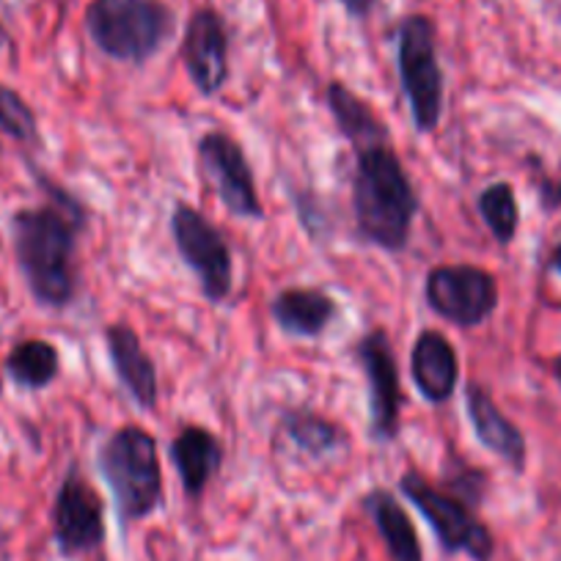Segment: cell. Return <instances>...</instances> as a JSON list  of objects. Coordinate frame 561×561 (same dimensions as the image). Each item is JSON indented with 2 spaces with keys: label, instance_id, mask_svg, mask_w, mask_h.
I'll list each match as a JSON object with an SVG mask.
<instances>
[{
  "label": "cell",
  "instance_id": "cell-1",
  "mask_svg": "<svg viewBox=\"0 0 561 561\" xmlns=\"http://www.w3.org/2000/svg\"><path fill=\"white\" fill-rule=\"evenodd\" d=\"M83 229V207L64 191H53L50 204L20 209L12 218V240L20 273L36 304L64 309L72 304L75 251Z\"/></svg>",
  "mask_w": 561,
  "mask_h": 561
},
{
  "label": "cell",
  "instance_id": "cell-2",
  "mask_svg": "<svg viewBox=\"0 0 561 561\" xmlns=\"http://www.w3.org/2000/svg\"><path fill=\"white\" fill-rule=\"evenodd\" d=\"M413 182L391 144H377L355 152L353 215L358 234L382 251H402L413 231Z\"/></svg>",
  "mask_w": 561,
  "mask_h": 561
},
{
  "label": "cell",
  "instance_id": "cell-3",
  "mask_svg": "<svg viewBox=\"0 0 561 561\" xmlns=\"http://www.w3.org/2000/svg\"><path fill=\"white\" fill-rule=\"evenodd\" d=\"M83 25L107 58L140 67L163 50L176 18L163 0H91Z\"/></svg>",
  "mask_w": 561,
  "mask_h": 561
},
{
  "label": "cell",
  "instance_id": "cell-4",
  "mask_svg": "<svg viewBox=\"0 0 561 561\" xmlns=\"http://www.w3.org/2000/svg\"><path fill=\"white\" fill-rule=\"evenodd\" d=\"M100 471L111 488L122 523L144 520L163 501L158 440L138 424H127L105 440L100 449Z\"/></svg>",
  "mask_w": 561,
  "mask_h": 561
},
{
  "label": "cell",
  "instance_id": "cell-5",
  "mask_svg": "<svg viewBox=\"0 0 561 561\" xmlns=\"http://www.w3.org/2000/svg\"><path fill=\"white\" fill-rule=\"evenodd\" d=\"M397 67L415 129L433 133L444 116V72L438 64L435 23L427 14H410L399 23Z\"/></svg>",
  "mask_w": 561,
  "mask_h": 561
},
{
  "label": "cell",
  "instance_id": "cell-6",
  "mask_svg": "<svg viewBox=\"0 0 561 561\" xmlns=\"http://www.w3.org/2000/svg\"><path fill=\"white\" fill-rule=\"evenodd\" d=\"M399 490L430 523L446 553H466L473 561L493 559V534L473 515L466 501L433 488L419 471H404Z\"/></svg>",
  "mask_w": 561,
  "mask_h": 561
},
{
  "label": "cell",
  "instance_id": "cell-7",
  "mask_svg": "<svg viewBox=\"0 0 561 561\" xmlns=\"http://www.w3.org/2000/svg\"><path fill=\"white\" fill-rule=\"evenodd\" d=\"M424 298L457 328H479L499 306V280L477 264H438L424 280Z\"/></svg>",
  "mask_w": 561,
  "mask_h": 561
},
{
  "label": "cell",
  "instance_id": "cell-8",
  "mask_svg": "<svg viewBox=\"0 0 561 561\" xmlns=\"http://www.w3.org/2000/svg\"><path fill=\"white\" fill-rule=\"evenodd\" d=\"M171 234L182 262L198 275L204 298L220 304L234 287V262L231 248L218 229L198 209L176 204L171 215Z\"/></svg>",
  "mask_w": 561,
  "mask_h": 561
},
{
  "label": "cell",
  "instance_id": "cell-9",
  "mask_svg": "<svg viewBox=\"0 0 561 561\" xmlns=\"http://www.w3.org/2000/svg\"><path fill=\"white\" fill-rule=\"evenodd\" d=\"M198 163H202V171L209 180V185L218 193L220 204H224L234 218H264L251 163H248L245 152H242V147L231 138V135H204V138L198 140Z\"/></svg>",
  "mask_w": 561,
  "mask_h": 561
},
{
  "label": "cell",
  "instance_id": "cell-10",
  "mask_svg": "<svg viewBox=\"0 0 561 561\" xmlns=\"http://www.w3.org/2000/svg\"><path fill=\"white\" fill-rule=\"evenodd\" d=\"M358 364L369 382V435L380 444H391L399 435V410H402V386H399L397 358L386 331H369L355 347Z\"/></svg>",
  "mask_w": 561,
  "mask_h": 561
},
{
  "label": "cell",
  "instance_id": "cell-11",
  "mask_svg": "<svg viewBox=\"0 0 561 561\" xmlns=\"http://www.w3.org/2000/svg\"><path fill=\"white\" fill-rule=\"evenodd\" d=\"M53 534L61 553L80 556L105 542V506L100 493L80 473H69L53 504Z\"/></svg>",
  "mask_w": 561,
  "mask_h": 561
},
{
  "label": "cell",
  "instance_id": "cell-12",
  "mask_svg": "<svg viewBox=\"0 0 561 561\" xmlns=\"http://www.w3.org/2000/svg\"><path fill=\"white\" fill-rule=\"evenodd\" d=\"M182 61L204 96L218 94L229 80V31L215 9H196L182 39Z\"/></svg>",
  "mask_w": 561,
  "mask_h": 561
},
{
  "label": "cell",
  "instance_id": "cell-13",
  "mask_svg": "<svg viewBox=\"0 0 561 561\" xmlns=\"http://www.w3.org/2000/svg\"><path fill=\"white\" fill-rule=\"evenodd\" d=\"M410 371L419 393L427 402H449L460 380V360L440 331H421L410 350Z\"/></svg>",
  "mask_w": 561,
  "mask_h": 561
},
{
  "label": "cell",
  "instance_id": "cell-14",
  "mask_svg": "<svg viewBox=\"0 0 561 561\" xmlns=\"http://www.w3.org/2000/svg\"><path fill=\"white\" fill-rule=\"evenodd\" d=\"M105 344L113 371H116L118 382L127 388L129 397L135 399V404L144 410L158 408V371H154L147 350L140 347L138 333L124 322H116V325L105 328Z\"/></svg>",
  "mask_w": 561,
  "mask_h": 561
},
{
  "label": "cell",
  "instance_id": "cell-15",
  "mask_svg": "<svg viewBox=\"0 0 561 561\" xmlns=\"http://www.w3.org/2000/svg\"><path fill=\"white\" fill-rule=\"evenodd\" d=\"M466 410L479 444H482L484 449L493 451L495 457H501L510 468L523 471V468H526V438H523L520 430L501 413V408L493 402V397H490L482 386H477V382H471V386L466 388Z\"/></svg>",
  "mask_w": 561,
  "mask_h": 561
},
{
  "label": "cell",
  "instance_id": "cell-16",
  "mask_svg": "<svg viewBox=\"0 0 561 561\" xmlns=\"http://www.w3.org/2000/svg\"><path fill=\"white\" fill-rule=\"evenodd\" d=\"M275 325L289 336L298 339H317L331 328V322L339 317L336 300L325 295L322 289L295 287L284 289L270 304Z\"/></svg>",
  "mask_w": 561,
  "mask_h": 561
},
{
  "label": "cell",
  "instance_id": "cell-17",
  "mask_svg": "<svg viewBox=\"0 0 561 561\" xmlns=\"http://www.w3.org/2000/svg\"><path fill=\"white\" fill-rule=\"evenodd\" d=\"M171 460L180 471L185 493L198 499L224 466V446L207 427H185L171 444Z\"/></svg>",
  "mask_w": 561,
  "mask_h": 561
},
{
  "label": "cell",
  "instance_id": "cell-18",
  "mask_svg": "<svg viewBox=\"0 0 561 561\" xmlns=\"http://www.w3.org/2000/svg\"><path fill=\"white\" fill-rule=\"evenodd\" d=\"M325 100L333 122L339 124L344 138L353 144L355 152L366 147H377V144H391V135H388L380 116L371 111L369 102L360 100V96L355 94V91H350L347 85L331 83L325 91Z\"/></svg>",
  "mask_w": 561,
  "mask_h": 561
},
{
  "label": "cell",
  "instance_id": "cell-19",
  "mask_svg": "<svg viewBox=\"0 0 561 561\" xmlns=\"http://www.w3.org/2000/svg\"><path fill=\"white\" fill-rule=\"evenodd\" d=\"M366 512L375 520L377 534L382 537L391 561H424L419 534L404 506L388 490H371L364 499Z\"/></svg>",
  "mask_w": 561,
  "mask_h": 561
},
{
  "label": "cell",
  "instance_id": "cell-20",
  "mask_svg": "<svg viewBox=\"0 0 561 561\" xmlns=\"http://www.w3.org/2000/svg\"><path fill=\"white\" fill-rule=\"evenodd\" d=\"M61 371L58 350L45 339H28V342L14 344L7 358V375L14 386L39 391L47 388Z\"/></svg>",
  "mask_w": 561,
  "mask_h": 561
},
{
  "label": "cell",
  "instance_id": "cell-21",
  "mask_svg": "<svg viewBox=\"0 0 561 561\" xmlns=\"http://www.w3.org/2000/svg\"><path fill=\"white\" fill-rule=\"evenodd\" d=\"M280 430L309 457H325L344 446V430L314 410H287L280 415Z\"/></svg>",
  "mask_w": 561,
  "mask_h": 561
},
{
  "label": "cell",
  "instance_id": "cell-22",
  "mask_svg": "<svg viewBox=\"0 0 561 561\" xmlns=\"http://www.w3.org/2000/svg\"><path fill=\"white\" fill-rule=\"evenodd\" d=\"M479 215L488 224V229L493 231L495 240L501 245H510L517 234V226H520V207H517L515 187L510 182H495L488 185L479 193Z\"/></svg>",
  "mask_w": 561,
  "mask_h": 561
},
{
  "label": "cell",
  "instance_id": "cell-23",
  "mask_svg": "<svg viewBox=\"0 0 561 561\" xmlns=\"http://www.w3.org/2000/svg\"><path fill=\"white\" fill-rule=\"evenodd\" d=\"M0 129L18 140H36V113L14 89L0 85Z\"/></svg>",
  "mask_w": 561,
  "mask_h": 561
},
{
  "label": "cell",
  "instance_id": "cell-24",
  "mask_svg": "<svg viewBox=\"0 0 561 561\" xmlns=\"http://www.w3.org/2000/svg\"><path fill=\"white\" fill-rule=\"evenodd\" d=\"M342 7L353 20H366L375 9V0H342Z\"/></svg>",
  "mask_w": 561,
  "mask_h": 561
},
{
  "label": "cell",
  "instance_id": "cell-25",
  "mask_svg": "<svg viewBox=\"0 0 561 561\" xmlns=\"http://www.w3.org/2000/svg\"><path fill=\"white\" fill-rule=\"evenodd\" d=\"M553 270L556 273H561V245L553 251Z\"/></svg>",
  "mask_w": 561,
  "mask_h": 561
},
{
  "label": "cell",
  "instance_id": "cell-26",
  "mask_svg": "<svg viewBox=\"0 0 561 561\" xmlns=\"http://www.w3.org/2000/svg\"><path fill=\"white\" fill-rule=\"evenodd\" d=\"M553 377H556V382H559V386H561V355L553 360Z\"/></svg>",
  "mask_w": 561,
  "mask_h": 561
},
{
  "label": "cell",
  "instance_id": "cell-27",
  "mask_svg": "<svg viewBox=\"0 0 561 561\" xmlns=\"http://www.w3.org/2000/svg\"><path fill=\"white\" fill-rule=\"evenodd\" d=\"M0 45H3V28H0Z\"/></svg>",
  "mask_w": 561,
  "mask_h": 561
}]
</instances>
